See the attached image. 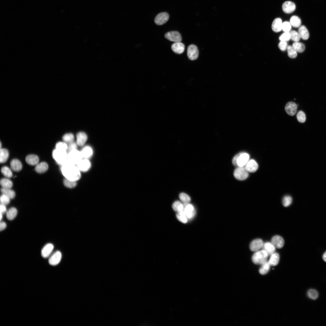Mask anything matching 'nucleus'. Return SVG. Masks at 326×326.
<instances>
[{
    "mask_svg": "<svg viewBox=\"0 0 326 326\" xmlns=\"http://www.w3.org/2000/svg\"><path fill=\"white\" fill-rule=\"evenodd\" d=\"M62 254L59 251H57L52 254L49 259V264L52 266H56L60 262L62 258Z\"/></svg>",
    "mask_w": 326,
    "mask_h": 326,
    "instance_id": "nucleus-10",
    "label": "nucleus"
},
{
    "mask_svg": "<svg viewBox=\"0 0 326 326\" xmlns=\"http://www.w3.org/2000/svg\"><path fill=\"white\" fill-rule=\"evenodd\" d=\"M17 213L18 211L15 208L11 207L6 212V217L9 220H12L16 216Z\"/></svg>",
    "mask_w": 326,
    "mask_h": 326,
    "instance_id": "nucleus-27",
    "label": "nucleus"
},
{
    "mask_svg": "<svg viewBox=\"0 0 326 326\" xmlns=\"http://www.w3.org/2000/svg\"><path fill=\"white\" fill-rule=\"evenodd\" d=\"M81 152L83 158L85 159L91 157L93 154L92 149L89 146L84 147Z\"/></svg>",
    "mask_w": 326,
    "mask_h": 326,
    "instance_id": "nucleus-23",
    "label": "nucleus"
},
{
    "mask_svg": "<svg viewBox=\"0 0 326 326\" xmlns=\"http://www.w3.org/2000/svg\"><path fill=\"white\" fill-rule=\"evenodd\" d=\"M289 33L290 34V39L292 40L295 42H299L300 40L301 37L298 32L292 30L290 31Z\"/></svg>",
    "mask_w": 326,
    "mask_h": 326,
    "instance_id": "nucleus-37",
    "label": "nucleus"
},
{
    "mask_svg": "<svg viewBox=\"0 0 326 326\" xmlns=\"http://www.w3.org/2000/svg\"><path fill=\"white\" fill-rule=\"evenodd\" d=\"M268 256L266 251L262 250L255 252L252 257V260L256 264L262 265L267 261Z\"/></svg>",
    "mask_w": 326,
    "mask_h": 326,
    "instance_id": "nucleus-3",
    "label": "nucleus"
},
{
    "mask_svg": "<svg viewBox=\"0 0 326 326\" xmlns=\"http://www.w3.org/2000/svg\"><path fill=\"white\" fill-rule=\"evenodd\" d=\"M291 26L289 22H284L282 24V30L284 32H289L291 31Z\"/></svg>",
    "mask_w": 326,
    "mask_h": 326,
    "instance_id": "nucleus-48",
    "label": "nucleus"
},
{
    "mask_svg": "<svg viewBox=\"0 0 326 326\" xmlns=\"http://www.w3.org/2000/svg\"><path fill=\"white\" fill-rule=\"evenodd\" d=\"M172 207L174 210L177 212L182 211L184 209L183 204L179 201L174 202L172 205Z\"/></svg>",
    "mask_w": 326,
    "mask_h": 326,
    "instance_id": "nucleus-35",
    "label": "nucleus"
},
{
    "mask_svg": "<svg viewBox=\"0 0 326 326\" xmlns=\"http://www.w3.org/2000/svg\"><path fill=\"white\" fill-rule=\"evenodd\" d=\"M25 161L28 164L34 165L38 164L39 161V158L37 155H30L26 157Z\"/></svg>",
    "mask_w": 326,
    "mask_h": 326,
    "instance_id": "nucleus-25",
    "label": "nucleus"
},
{
    "mask_svg": "<svg viewBox=\"0 0 326 326\" xmlns=\"http://www.w3.org/2000/svg\"><path fill=\"white\" fill-rule=\"evenodd\" d=\"M10 166L11 169L16 172L20 171L22 168V165L21 162L16 159H13L11 161Z\"/></svg>",
    "mask_w": 326,
    "mask_h": 326,
    "instance_id": "nucleus-24",
    "label": "nucleus"
},
{
    "mask_svg": "<svg viewBox=\"0 0 326 326\" xmlns=\"http://www.w3.org/2000/svg\"><path fill=\"white\" fill-rule=\"evenodd\" d=\"M1 192L2 194L5 195L11 199L14 198L15 196V192L11 188H2L1 189Z\"/></svg>",
    "mask_w": 326,
    "mask_h": 326,
    "instance_id": "nucleus-32",
    "label": "nucleus"
},
{
    "mask_svg": "<svg viewBox=\"0 0 326 326\" xmlns=\"http://www.w3.org/2000/svg\"><path fill=\"white\" fill-rule=\"evenodd\" d=\"M279 40L281 41H287L290 39V34L289 32H284L279 37Z\"/></svg>",
    "mask_w": 326,
    "mask_h": 326,
    "instance_id": "nucleus-49",
    "label": "nucleus"
},
{
    "mask_svg": "<svg viewBox=\"0 0 326 326\" xmlns=\"http://www.w3.org/2000/svg\"><path fill=\"white\" fill-rule=\"evenodd\" d=\"M6 212L7 209L5 205L1 203L0 206V213L3 214L5 213H6Z\"/></svg>",
    "mask_w": 326,
    "mask_h": 326,
    "instance_id": "nucleus-52",
    "label": "nucleus"
},
{
    "mask_svg": "<svg viewBox=\"0 0 326 326\" xmlns=\"http://www.w3.org/2000/svg\"><path fill=\"white\" fill-rule=\"evenodd\" d=\"M74 137L72 133H67L64 134L62 138V140L66 143H69L73 141Z\"/></svg>",
    "mask_w": 326,
    "mask_h": 326,
    "instance_id": "nucleus-40",
    "label": "nucleus"
},
{
    "mask_svg": "<svg viewBox=\"0 0 326 326\" xmlns=\"http://www.w3.org/2000/svg\"><path fill=\"white\" fill-rule=\"evenodd\" d=\"M87 136L84 132H79L76 135V143L79 146L83 145L87 140Z\"/></svg>",
    "mask_w": 326,
    "mask_h": 326,
    "instance_id": "nucleus-20",
    "label": "nucleus"
},
{
    "mask_svg": "<svg viewBox=\"0 0 326 326\" xmlns=\"http://www.w3.org/2000/svg\"><path fill=\"white\" fill-rule=\"evenodd\" d=\"M296 8L295 4L290 1H287L284 2L282 6L283 11L286 14L292 13L295 11Z\"/></svg>",
    "mask_w": 326,
    "mask_h": 326,
    "instance_id": "nucleus-11",
    "label": "nucleus"
},
{
    "mask_svg": "<svg viewBox=\"0 0 326 326\" xmlns=\"http://www.w3.org/2000/svg\"><path fill=\"white\" fill-rule=\"evenodd\" d=\"M165 37L168 40L174 42H181L182 40L181 34L177 31L168 32L165 34Z\"/></svg>",
    "mask_w": 326,
    "mask_h": 326,
    "instance_id": "nucleus-7",
    "label": "nucleus"
},
{
    "mask_svg": "<svg viewBox=\"0 0 326 326\" xmlns=\"http://www.w3.org/2000/svg\"><path fill=\"white\" fill-rule=\"evenodd\" d=\"M83 158L81 152L76 149L68 153L67 162L72 165H77Z\"/></svg>",
    "mask_w": 326,
    "mask_h": 326,
    "instance_id": "nucleus-4",
    "label": "nucleus"
},
{
    "mask_svg": "<svg viewBox=\"0 0 326 326\" xmlns=\"http://www.w3.org/2000/svg\"><path fill=\"white\" fill-rule=\"evenodd\" d=\"M176 216L177 219L181 222L184 223L187 222V219L185 215L183 210L177 212Z\"/></svg>",
    "mask_w": 326,
    "mask_h": 326,
    "instance_id": "nucleus-42",
    "label": "nucleus"
},
{
    "mask_svg": "<svg viewBox=\"0 0 326 326\" xmlns=\"http://www.w3.org/2000/svg\"><path fill=\"white\" fill-rule=\"evenodd\" d=\"M48 164L43 162L37 164L35 167V171L38 173H42L46 172L48 169Z\"/></svg>",
    "mask_w": 326,
    "mask_h": 326,
    "instance_id": "nucleus-26",
    "label": "nucleus"
},
{
    "mask_svg": "<svg viewBox=\"0 0 326 326\" xmlns=\"http://www.w3.org/2000/svg\"><path fill=\"white\" fill-rule=\"evenodd\" d=\"M264 244L262 239L260 238L252 241L250 245V248L252 251H256L262 248Z\"/></svg>",
    "mask_w": 326,
    "mask_h": 326,
    "instance_id": "nucleus-14",
    "label": "nucleus"
},
{
    "mask_svg": "<svg viewBox=\"0 0 326 326\" xmlns=\"http://www.w3.org/2000/svg\"><path fill=\"white\" fill-rule=\"evenodd\" d=\"M77 166L80 171H88L91 166V164L88 159H82L77 165Z\"/></svg>",
    "mask_w": 326,
    "mask_h": 326,
    "instance_id": "nucleus-13",
    "label": "nucleus"
},
{
    "mask_svg": "<svg viewBox=\"0 0 326 326\" xmlns=\"http://www.w3.org/2000/svg\"><path fill=\"white\" fill-rule=\"evenodd\" d=\"M292 46L297 52L299 53L303 52L305 49V45L299 42H294L292 44Z\"/></svg>",
    "mask_w": 326,
    "mask_h": 326,
    "instance_id": "nucleus-31",
    "label": "nucleus"
},
{
    "mask_svg": "<svg viewBox=\"0 0 326 326\" xmlns=\"http://www.w3.org/2000/svg\"><path fill=\"white\" fill-rule=\"evenodd\" d=\"M271 242L277 248H282L284 244V240L281 236L276 235L273 236L271 239Z\"/></svg>",
    "mask_w": 326,
    "mask_h": 326,
    "instance_id": "nucleus-16",
    "label": "nucleus"
},
{
    "mask_svg": "<svg viewBox=\"0 0 326 326\" xmlns=\"http://www.w3.org/2000/svg\"><path fill=\"white\" fill-rule=\"evenodd\" d=\"M278 46L279 49L282 51H285L287 49L288 46L286 42L281 41L279 43Z\"/></svg>",
    "mask_w": 326,
    "mask_h": 326,
    "instance_id": "nucleus-51",
    "label": "nucleus"
},
{
    "mask_svg": "<svg viewBox=\"0 0 326 326\" xmlns=\"http://www.w3.org/2000/svg\"><path fill=\"white\" fill-rule=\"evenodd\" d=\"M292 201V198L290 196H285L283 199V205L285 207L288 206L291 203Z\"/></svg>",
    "mask_w": 326,
    "mask_h": 326,
    "instance_id": "nucleus-46",
    "label": "nucleus"
},
{
    "mask_svg": "<svg viewBox=\"0 0 326 326\" xmlns=\"http://www.w3.org/2000/svg\"><path fill=\"white\" fill-rule=\"evenodd\" d=\"M2 218H3V214H2L1 213H0V221H1L2 220Z\"/></svg>",
    "mask_w": 326,
    "mask_h": 326,
    "instance_id": "nucleus-56",
    "label": "nucleus"
},
{
    "mask_svg": "<svg viewBox=\"0 0 326 326\" xmlns=\"http://www.w3.org/2000/svg\"><path fill=\"white\" fill-rule=\"evenodd\" d=\"M239 155V153L236 155L233 158L232 160V163L234 165L237 166L236 161L237 158Z\"/></svg>",
    "mask_w": 326,
    "mask_h": 326,
    "instance_id": "nucleus-54",
    "label": "nucleus"
},
{
    "mask_svg": "<svg viewBox=\"0 0 326 326\" xmlns=\"http://www.w3.org/2000/svg\"><path fill=\"white\" fill-rule=\"evenodd\" d=\"M6 227V224L4 222H1L0 223V230L2 231L5 229Z\"/></svg>",
    "mask_w": 326,
    "mask_h": 326,
    "instance_id": "nucleus-53",
    "label": "nucleus"
},
{
    "mask_svg": "<svg viewBox=\"0 0 326 326\" xmlns=\"http://www.w3.org/2000/svg\"><path fill=\"white\" fill-rule=\"evenodd\" d=\"M246 170L249 172H254L258 168V165L257 162L253 159L249 160L245 166Z\"/></svg>",
    "mask_w": 326,
    "mask_h": 326,
    "instance_id": "nucleus-17",
    "label": "nucleus"
},
{
    "mask_svg": "<svg viewBox=\"0 0 326 326\" xmlns=\"http://www.w3.org/2000/svg\"><path fill=\"white\" fill-rule=\"evenodd\" d=\"M282 22L280 18H275L273 21L271 27L273 30L275 32H278L282 30Z\"/></svg>",
    "mask_w": 326,
    "mask_h": 326,
    "instance_id": "nucleus-19",
    "label": "nucleus"
},
{
    "mask_svg": "<svg viewBox=\"0 0 326 326\" xmlns=\"http://www.w3.org/2000/svg\"><path fill=\"white\" fill-rule=\"evenodd\" d=\"M289 22L292 26L296 28L301 26V20L298 16L293 15L291 17Z\"/></svg>",
    "mask_w": 326,
    "mask_h": 326,
    "instance_id": "nucleus-28",
    "label": "nucleus"
},
{
    "mask_svg": "<svg viewBox=\"0 0 326 326\" xmlns=\"http://www.w3.org/2000/svg\"><path fill=\"white\" fill-rule=\"evenodd\" d=\"M263 250H265L268 256H270L275 253V247L271 242H266L264 244L262 247Z\"/></svg>",
    "mask_w": 326,
    "mask_h": 326,
    "instance_id": "nucleus-21",
    "label": "nucleus"
},
{
    "mask_svg": "<svg viewBox=\"0 0 326 326\" xmlns=\"http://www.w3.org/2000/svg\"><path fill=\"white\" fill-rule=\"evenodd\" d=\"M67 148L68 145L65 142H59L57 143L56 145L55 149L60 150L67 151Z\"/></svg>",
    "mask_w": 326,
    "mask_h": 326,
    "instance_id": "nucleus-43",
    "label": "nucleus"
},
{
    "mask_svg": "<svg viewBox=\"0 0 326 326\" xmlns=\"http://www.w3.org/2000/svg\"><path fill=\"white\" fill-rule=\"evenodd\" d=\"M296 117L298 121L301 123H304L306 121V115L302 111L300 110L298 112Z\"/></svg>",
    "mask_w": 326,
    "mask_h": 326,
    "instance_id": "nucleus-44",
    "label": "nucleus"
},
{
    "mask_svg": "<svg viewBox=\"0 0 326 326\" xmlns=\"http://www.w3.org/2000/svg\"><path fill=\"white\" fill-rule=\"evenodd\" d=\"M61 170L66 179L77 181L81 178L80 171L76 165L67 162L61 165Z\"/></svg>",
    "mask_w": 326,
    "mask_h": 326,
    "instance_id": "nucleus-1",
    "label": "nucleus"
},
{
    "mask_svg": "<svg viewBox=\"0 0 326 326\" xmlns=\"http://www.w3.org/2000/svg\"><path fill=\"white\" fill-rule=\"evenodd\" d=\"M169 18V15L167 13L161 12L156 16L154 19V22L157 25H161L166 23Z\"/></svg>",
    "mask_w": 326,
    "mask_h": 326,
    "instance_id": "nucleus-9",
    "label": "nucleus"
},
{
    "mask_svg": "<svg viewBox=\"0 0 326 326\" xmlns=\"http://www.w3.org/2000/svg\"><path fill=\"white\" fill-rule=\"evenodd\" d=\"M52 156L57 164L61 165L67 162L68 153L66 151L55 149L53 151Z\"/></svg>",
    "mask_w": 326,
    "mask_h": 326,
    "instance_id": "nucleus-2",
    "label": "nucleus"
},
{
    "mask_svg": "<svg viewBox=\"0 0 326 326\" xmlns=\"http://www.w3.org/2000/svg\"><path fill=\"white\" fill-rule=\"evenodd\" d=\"M288 55L289 57L291 58H295L297 56V52L293 48L292 46H288L287 48Z\"/></svg>",
    "mask_w": 326,
    "mask_h": 326,
    "instance_id": "nucleus-39",
    "label": "nucleus"
},
{
    "mask_svg": "<svg viewBox=\"0 0 326 326\" xmlns=\"http://www.w3.org/2000/svg\"><path fill=\"white\" fill-rule=\"evenodd\" d=\"M64 185L69 188H73L77 185L76 181H72L65 178L63 181Z\"/></svg>",
    "mask_w": 326,
    "mask_h": 326,
    "instance_id": "nucleus-36",
    "label": "nucleus"
},
{
    "mask_svg": "<svg viewBox=\"0 0 326 326\" xmlns=\"http://www.w3.org/2000/svg\"><path fill=\"white\" fill-rule=\"evenodd\" d=\"M0 185L2 188H11L13 186L12 181L9 179L3 178L0 181Z\"/></svg>",
    "mask_w": 326,
    "mask_h": 326,
    "instance_id": "nucleus-33",
    "label": "nucleus"
},
{
    "mask_svg": "<svg viewBox=\"0 0 326 326\" xmlns=\"http://www.w3.org/2000/svg\"><path fill=\"white\" fill-rule=\"evenodd\" d=\"M307 295L310 299L315 300L318 297V293L316 290L311 289L308 291Z\"/></svg>",
    "mask_w": 326,
    "mask_h": 326,
    "instance_id": "nucleus-41",
    "label": "nucleus"
},
{
    "mask_svg": "<svg viewBox=\"0 0 326 326\" xmlns=\"http://www.w3.org/2000/svg\"><path fill=\"white\" fill-rule=\"evenodd\" d=\"M297 108V104L294 102L290 101L288 102L285 107V110L286 113L291 116L294 115L296 113Z\"/></svg>",
    "mask_w": 326,
    "mask_h": 326,
    "instance_id": "nucleus-12",
    "label": "nucleus"
},
{
    "mask_svg": "<svg viewBox=\"0 0 326 326\" xmlns=\"http://www.w3.org/2000/svg\"><path fill=\"white\" fill-rule=\"evenodd\" d=\"M259 270V272L262 275H264L267 273L269 271L270 266L268 261H267L262 264Z\"/></svg>",
    "mask_w": 326,
    "mask_h": 326,
    "instance_id": "nucleus-34",
    "label": "nucleus"
},
{
    "mask_svg": "<svg viewBox=\"0 0 326 326\" xmlns=\"http://www.w3.org/2000/svg\"><path fill=\"white\" fill-rule=\"evenodd\" d=\"M54 248L53 245L51 243L46 245L41 250L42 256L44 258L48 257L51 254Z\"/></svg>",
    "mask_w": 326,
    "mask_h": 326,
    "instance_id": "nucleus-15",
    "label": "nucleus"
},
{
    "mask_svg": "<svg viewBox=\"0 0 326 326\" xmlns=\"http://www.w3.org/2000/svg\"><path fill=\"white\" fill-rule=\"evenodd\" d=\"M234 176L237 179L242 181L246 179L248 176V172L244 167H238L235 170Z\"/></svg>",
    "mask_w": 326,
    "mask_h": 326,
    "instance_id": "nucleus-5",
    "label": "nucleus"
},
{
    "mask_svg": "<svg viewBox=\"0 0 326 326\" xmlns=\"http://www.w3.org/2000/svg\"><path fill=\"white\" fill-rule=\"evenodd\" d=\"M301 38L305 40H308L309 37V34L308 31L304 25H301L299 27L298 31Z\"/></svg>",
    "mask_w": 326,
    "mask_h": 326,
    "instance_id": "nucleus-22",
    "label": "nucleus"
},
{
    "mask_svg": "<svg viewBox=\"0 0 326 326\" xmlns=\"http://www.w3.org/2000/svg\"><path fill=\"white\" fill-rule=\"evenodd\" d=\"M322 258L326 262V251L323 254Z\"/></svg>",
    "mask_w": 326,
    "mask_h": 326,
    "instance_id": "nucleus-55",
    "label": "nucleus"
},
{
    "mask_svg": "<svg viewBox=\"0 0 326 326\" xmlns=\"http://www.w3.org/2000/svg\"><path fill=\"white\" fill-rule=\"evenodd\" d=\"M77 144L74 142H72L69 143L68 145V148L67 150V153L71 151L76 150L77 147Z\"/></svg>",
    "mask_w": 326,
    "mask_h": 326,
    "instance_id": "nucleus-50",
    "label": "nucleus"
},
{
    "mask_svg": "<svg viewBox=\"0 0 326 326\" xmlns=\"http://www.w3.org/2000/svg\"><path fill=\"white\" fill-rule=\"evenodd\" d=\"M10 198L5 194H2L0 196V203L5 205L8 204L10 202Z\"/></svg>",
    "mask_w": 326,
    "mask_h": 326,
    "instance_id": "nucleus-47",
    "label": "nucleus"
},
{
    "mask_svg": "<svg viewBox=\"0 0 326 326\" xmlns=\"http://www.w3.org/2000/svg\"><path fill=\"white\" fill-rule=\"evenodd\" d=\"M180 200L184 203H189L191 200L188 195L184 193H181L179 195Z\"/></svg>",
    "mask_w": 326,
    "mask_h": 326,
    "instance_id": "nucleus-45",
    "label": "nucleus"
},
{
    "mask_svg": "<svg viewBox=\"0 0 326 326\" xmlns=\"http://www.w3.org/2000/svg\"><path fill=\"white\" fill-rule=\"evenodd\" d=\"M199 52L197 46L194 45H190L187 49V56L190 60L196 59L198 57Z\"/></svg>",
    "mask_w": 326,
    "mask_h": 326,
    "instance_id": "nucleus-6",
    "label": "nucleus"
},
{
    "mask_svg": "<svg viewBox=\"0 0 326 326\" xmlns=\"http://www.w3.org/2000/svg\"><path fill=\"white\" fill-rule=\"evenodd\" d=\"M1 172L5 177L10 178L12 176V174L10 169L7 166H4L1 169Z\"/></svg>",
    "mask_w": 326,
    "mask_h": 326,
    "instance_id": "nucleus-38",
    "label": "nucleus"
},
{
    "mask_svg": "<svg viewBox=\"0 0 326 326\" xmlns=\"http://www.w3.org/2000/svg\"><path fill=\"white\" fill-rule=\"evenodd\" d=\"M249 155L247 153L241 152L239 153L237 158L236 164L237 167H244L249 160Z\"/></svg>",
    "mask_w": 326,
    "mask_h": 326,
    "instance_id": "nucleus-8",
    "label": "nucleus"
},
{
    "mask_svg": "<svg viewBox=\"0 0 326 326\" xmlns=\"http://www.w3.org/2000/svg\"><path fill=\"white\" fill-rule=\"evenodd\" d=\"M172 51L175 53L181 54L182 53L185 49V46L181 42H176L173 43L171 46Z\"/></svg>",
    "mask_w": 326,
    "mask_h": 326,
    "instance_id": "nucleus-18",
    "label": "nucleus"
},
{
    "mask_svg": "<svg viewBox=\"0 0 326 326\" xmlns=\"http://www.w3.org/2000/svg\"><path fill=\"white\" fill-rule=\"evenodd\" d=\"M280 260V256L277 253H275L270 256L268 262L271 266L276 265L279 263Z\"/></svg>",
    "mask_w": 326,
    "mask_h": 326,
    "instance_id": "nucleus-29",
    "label": "nucleus"
},
{
    "mask_svg": "<svg viewBox=\"0 0 326 326\" xmlns=\"http://www.w3.org/2000/svg\"><path fill=\"white\" fill-rule=\"evenodd\" d=\"M8 156L9 152L8 150L4 148H1L0 150V163L5 162L8 160Z\"/></svg>",
    "mask_w": 326,
    "mask_h": 326,
    "instance_id": "nucleus-30",
    "label": "nucleus"
}]
</instances>
